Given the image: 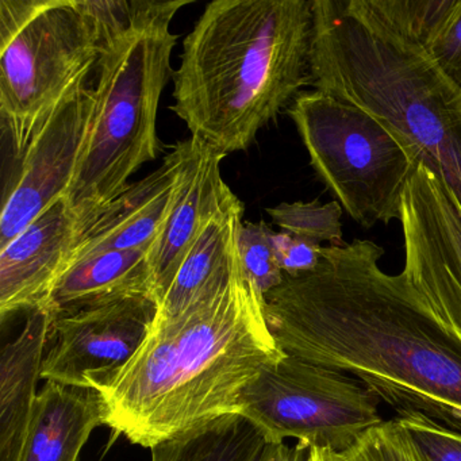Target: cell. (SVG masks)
<instances>
[{
    "mask_svg": "<svg viewBox=\"0 0 461 461\" xmlns=\"http://www.w3.org/2000/svg\"><path fill=\"white\" fill-rule=\"evenodd\" d=\"M383 256L369 240L323 247L314 271L264 296L269 331L285 355L350 375L396 414L461 431V345Z\"/></svg>",
    "mask_w": 461,
    "mask_h": 461,
    "instance_id": "6da1fadb",
    "label": "cell"
},
{
    "mask_svg": "<svg viewBox=\"0 0 461 461\" xmlns=\"http://www.w3.org/2000/svg\"><path fill=\"white\" fill-rule=\"evenodd\" d=\"M188 4L174 0L166 12L118 37L102 53L87 145L67 196L85 228L158 156V104L174 77L171 56L177 41L171 23Z\"/></svg>",
    "mask_w": 461,
    "mask_h": 461,
    "instance_id": "5b68a950",
    "label": "cell"
},
{
    "mask_svg": "<svg viewBox=\"0 0 461 461\" xmlns=\"http://www.w3.org/2000/svg\"><path fill=\"white\" fill-rule=\"evenodd\" d=\"M310 164L345 212L364 229L401 217L418 156L384 123L318 90L288 107Z\"/></svg>",
    "mask_w": 461,
    "mask_h": 461,
    "instance_id": "52a82bcc",
    "label": "cell"
},
{
    "mask_svg": "<svg viewBox=\"0 0 461 461\" xmlns=\"http://www.w3.org/2000/svg\"><path fill=\"white\" fill-rule=\"evenodd\" d=\"M226 156L191 136L179 185L160 236L149 250L153 293L158 303L204 226L236 201L221 172Z\"/></svg>",
    "mask_w": 461,
    "mask_h": 461,
    "instance_id": "4fadbf2b",
    "label": "cell"
},
{
    "mask_svg": "<svg viewBox=\"0 0 461 461\" xmlns=\"http://www.w3.org/2000/svg\"><path fill=\"white\" fill-rule=\"evenodd\" d=\"M156 314L155 299L131 296L58 315L41 379L102 390L136 355Z\"/></svg>",
    "mask_w": 461,
    "mask_h": 461,
    "instance_id": "30bf717a",
    "label": "cell"
},
{
    "mask_svg": "<svg viewBox=\"0 0 461 461\" xmlns=\"http://www.w3.org/2000/svg\"><path fill=\"white\" fill-rule=\"evenodd\" d=\"M242 217L244 204L237 198L207 222L158 301L153 322L174 320L234 276L241 266L239 236Z\"/></svg>",
    "mask_w": 461,
    "mask_h": 461,
    "instance_id": "2e32d148",
    "label": "cell"
},
{
    "mask_svg": "<svg viewBox=\"0 0 461 461\" xmlns=\"http://www.w3.org/2000/svg\"><path fill=\"white\" fill-rule=\"evenodd\" d=\"M95 112L94 86L77 90L34 137L5 191L0 249L50 206L67 198L85 155Z\"/></svg>",
    "mask_w": 461,
    "mask_h": 461,
    "instance_id": "8fae6325",
    "label": "cell"
},
{
    "mask_svg": "<svg viewBox=\"0 0 461 461\" xmlns=\"http://www.w3.org/2000/svg\"><path fill=\"white\" fill-rule=\"evenodd\" d=\"M104 47L80 0H0V118L17 160L96 71Z\"/></svg>",
    "mask_w": 461,
    "mask_h": 461,
    "instance_id": "8992f818",
    "label": "cell"
},
{
    "mask_svg": "<svg viewBox=\"0 0 461 461\" xmlns=\"http://www.w3.org/2000/svg\"><path fill=\"white\" fill-rule=\"evenodd\" d=\"M275 255L285 276L296 277L317 268L322 248L293 236L287 231H275L272 237Z\"/></svg>",
    "mask_w": 461,
    "mask_h": 461,
    "instance_id": "d4e9b609",
    "label": "cell"
},
{
    "mask_svg": "<svg viewBox=\"0 0 461 461\" xmlns=\"http://www.w3.org/2000/svg\"><path fill=\"white\" fill-rule=\"evenodd\" d=\"M310 449L302 442L267 444L258 461H310Z\"/></svg>",
    "mask_w": 461,
    "mask_h": 461,
    "instance_id": "484cf974",
    "label": "cell"
},
{
    "mask_svg": "<svg viewBox=\"0 0 461 461\" xmlns=\"http://www.w3.org/2000/svg\"><path fill=\"white\" fill-rule=\"evenodd\" d=\"M425 461H461V431L453 430L420 411L395 418Z\"/></svg>",
    "mask_w": 461,
    "mask_h": 461,
    "instance_id": "603a6c76",
    "label": "cell"
},
{
    "mask_svg": "<svg viewBox=\"0 0 461 461\" xmlns=\"http://www.w3.org/2000/svg\"><path fill=\"white\" fill-rule=\"evenodd\" d=\"M369 13L417 40L461 90V0H363Z\"/></svg>",
    "mask_w": 461,
    "mask_h": 461,
    "instance_id": "d6986e66",
    "label": "cell"
},
{
    "mask_svg": "<svg viewBox=\"0 0 461 461\" xmlns=\"http://www.w3.org/2000/svg\"><path fill=\"white\" fill-rule=\"evenodd\" d=\"M380 399L360 380L295 356L263 369L241 395V415L268 444L287 438L310 447L349 452L384 422Z\"/></svg>",
    "mask_w": 461,
    "mask_h": 461,
    "instance_id": "ba28073f",
    "label": "cell"
},
{
    "mask_svg": "<svg viewBox=\"0 0 461 461\" xmlns=\"http://www.w3.org/2000/svg\"><path fill=\"white\" fill-rule=\"evenodd\" d=\"M267 444L252 420L233 414L150 450L152 461H258Z\"/></svg>",
    "mask_w": 461,
    "mask_h": 461,
    "instance_id": "ffe728a7",
    "label": "cell"
},
{
    "mask_svg": "<svg viewBox=\"0 0 461 461\" xmlns=\"http://www.w3.org/2000/svg\"><path fill=\"white\" fill-rule=\"evenodd\" d=\"M350 452L360 461H425L395 418L368 431Z\"/></svg>",
    "mask_w": 461,
    "mask_h": 461,
    "instance_id": "cb8c5ba5",
    "label": "cell"
},
{
    "mask_svg": "<svg viewBox=\"0 0 461 461\" xmlns=\"http://www.w3.org/2000/svg\"><path fill=\"white\" fill-rule=\"evenodd\" d=\"M85 225L61 198L0 249V317L47 306Z\"/></svg>",
    "mask_w": 461,
    "mask_h": 461,
    "instance_id": "7c38bea8",
    "label": "cell"
},
{
    "mask_svg": "<svg viewBox=\"0 0 461 461\" xmlns=\"http://www.w3.org/2000/svg\"><path fill=\"white\" fill-rule=\"evenodd\" d=\"M149 250H114L74 264L53 288L45 309L58 317L115 299H155Z\"/></svg>",
    "mask_w": 461,
    "mask_h": 461,
    "instance_id": "ac0fdd59",
    "label": "cell"
},
{
    "mask_svg": "<svg viewBox=\"0 0 461 461\" xmlns=\"http://www.w3.org/2000/svg\"><path fill=\"white\" fill-rule=\"evenodd\" d=\"M310 461H360L352 452L336 453L333 450L312 447Z\"/></svg>",
    "mask_w": 461,
    "mask_h": 461,
    "instance_id": "4316f807",
    "label": "cell"
},
{
    "mask_svg": "<svg viewBox=\"0 0 461 461\" xmlns=\"http://www.w3.org/2000/svg\"><path fill=\"white\" fill-rule=\"evenodd\" d=\"M342 207L339 202L320 201L280 203L267 210L282 231L312 242L317 247H342L347 244L342 233Z\"/></svg>",
    "mask_w": 461,
    "mask_h": 461,
    "instance_id": "44dd1931",
    "label": "cell"
},
{
    "mask_svg": "<svg viewBox=\"0 0 461 461\" xmlns=\"http://www.w3.org/2000/svg\"><path fill=\"white\" fill-rule=\"evenodd\" d=\"M187 152L188 139L175 144L156 171L129 185L86 226L68 268L101 253L150 249L171 212Z\"/></svg>",
    "mask_w": 461,
    "mask_h": 461,
    "instance_id": "5bb4252c",
    "label": "cell"
},
{
    "mask_svg": "<svg viewBox=\"0 0 461 461\" xmlns=\"http://www.w3.org/2000/svg\"><path fill=\"white\" fill-rule=\"evenodd\" d=\"M312 0H214L183 42L172 112L228 156L312 85Z\"/></svg>",
    "mask_w": 461,
    "mask_h": 461,
    "instance_id": "3957f363",
    "label": "cell"
},
{
    "mask_svg": "<svg viewBox=\"0 0 461 461\" xmlns=\"http://www.w3.org/2000/svg\"><path fill=\"white\" fill-rule=\"evenodd\" d=\"M404 276L437 322L461 345V202L418 164L402 196Z\"/></svg>",
    "mask_w": 461,
    "mask_h": 461,
    "instance_id": "9c48e42d",
    "label": "cell"
},
{
    "mask_svg": "<svg viewBox=\"0 0 461 461\" xmlns=\"http://www.w3.org/2000/svg\"><path fill=\"white\" fill-rule=\"evenodd\" d=\"M274 233L264 221L242 223L240 229L239 250L242 268L263 296L279 287L285 280L275 255Z\"/></svg>",
    "mask_w": 461,
    "mask_h": 461,
    "instance_id": "7402d4cb",
    "label": "cell"
},
{
    "mask_svg": "<svg viewBox=\"0 0 461 461\" xmlns=\"http://www.w3.org/2000/svg\"><path fill=\"white\" fill-rule=\"evenodd\" d=\"M101 425L104 412L98 391L47 382L37 395L20 461H77Z\"/></svg>",
    "mask_w": 461,
    "mask_h": 461,
    "instance_id": "e0dca14e",
    "label": "cell"
},
{
    "mask_svg": "<svg viewBox=\"0 0 461 461\" xmlns=\"http://www.w3.org/2000/svg\"><path fill=\"white\" fill-rule=\"evenodd\" d=\"M55 314L29 312L20 336L5 345L0 358V461H20L41 379L45 348Z\"/></svg>",
    "mask_w": 461,
    "mask_h": 461,
    "instance_id": "9a60e30c",
    "label": "cell"
},
{
    "mask_svg": "<svg viewBox=\"0 0 461 461\" xmlns=\"http://www.w3.org/2000/svg\"><path fill=\"white\" fill-rule=\"evenodd\" d=\"M264 296L242 264L222 287L167 322H153L136 355L98 393L104 425L155 447L226 415L264 368L285 357Z\"/></svg>",
    "mask_w": 461,
    "mask_h": 461,
    "instance_id": "7a4b0ae2",
    "label": "cell"
},
{
    "mask_svg": "<svg viewBox=\"0 0 461 461\" xmlns=\"http://www.w3.org/2000/svg\"><path fill=\"white\" fill-rule=\"evenodd\" d=\"M312 86L391 129L461 202V90L363 0H312Z\"/></svg>",
    "mask_w": 461,
    "mask_h": 461,
    "instance_id": "277c9868",
    "label": "cell"
}]
</instances>
